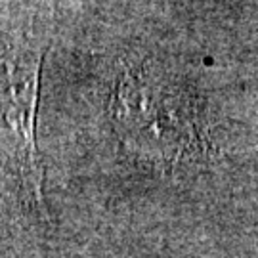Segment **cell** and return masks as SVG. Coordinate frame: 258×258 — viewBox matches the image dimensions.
<instances>
[{
  "label": "cell",
  "mask_w": 258,
  "mask_h": 258,
  "mask_svg": "<svg viewBox=\"0 0 258 258\" xmlns=\"http://www.w3.org/2000/svg\"><path fill=\"white\" fill-rule=\"evenodd\" d=\"M44 50L16 38L0 54V172L21 203L44 211V168L37 146V107Z\"/></svg>",
  "instance_id": "7a4b0ae2"
},
{
  "label": "cell",
  "mask_w": 258,
  "mask_h": 258,
  "mask_svg": "<svg viewBox=\"0 0 258 258\" xmlns=\"http://www.w3.org/2000/svg\"><path fill=\"white\" fill-rule=\"evenodd\" d=\"M113 128L130 155L172 168L201 148L199 124L185 94L148 65L126 67L109 96Z\"/></svg>",
  "instance_id": "6da1fadb"
}]
</instances>
